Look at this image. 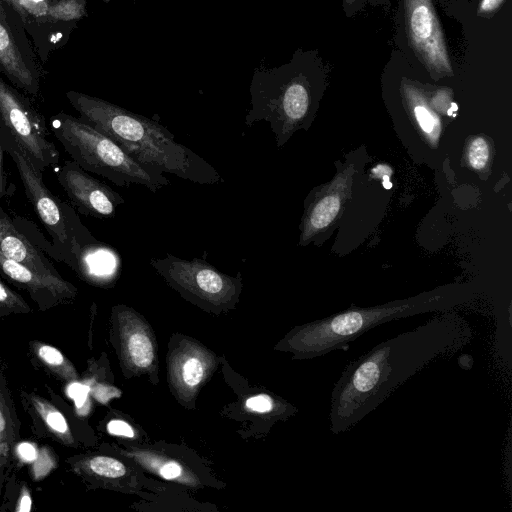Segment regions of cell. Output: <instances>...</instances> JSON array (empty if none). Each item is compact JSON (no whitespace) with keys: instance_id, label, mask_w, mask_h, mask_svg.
<instances>
[{"instance_id":"cell-22","label":"cell","mask_w":512,"mask_h":512,"mask_svg":"<svg viewBox=\"0 0 512 512\" xmlns=\"http://www.w3.org/2000/svg\"><path fill=\"white\" fill-rule=\"evenodd\" d=\"M57 455L50 447H41L38 449L36 458L29 464L31 478L40 481L45 478L54 468L57 467Z\"/></svg>"},{"instance_id":"cell-30","label":"cell","mask_w":512,"mask_h":512,"mask_svg":"<svg viewBox=\"0 0 512 512\" xmlns=\"http://www.w3.org/2000/svg\"><path fill=\"white\" fill-rule=\"evenodd\" d=\"M165 479H174L181 474V467L176 463H167L160 470Z\"/></svg>"},{"instance_id":"cell-11","label":"cell","mask_w":512,"mask_h":512,"mask_svg":"<svg viewBox=\"0 0 512 512\" xmlns=\"http://www.w3.org/2000/svg\"><path fill=\"white\" fill-rule=\"evenodd\" d=\"M0 272L18 287L27 291L41 311L72 300L77 289L70 282L44 278L0 250Z\"/></svg>"},{"instance_id":"cell-26","label":"cell","mask_w":512,"mask_h":512,"mask_svg":"<svg viewBox=\"0 0 512 512\" xmlns=\"http://www.w3.org/2000/svg\"><path fill=\"white\" fill-rule=\"evenodd\" d=\"M38 448L31 443L19 442L15 448L14 460H18L24 464H30L37 456Z\"/></svg>"},{"instance_id":"cell-13","label":"cell","mask_w":512,"mask_h":512,"mask_svg":"<svg viewBox=\"0 0 512 512\" xmlns=\"http://www.w3.org/2000/svg\"><path fill=\"white\" fill-rule=\"evenodd\" d=\"M0 250L34 273L51 280H64L51 262L7 217L0 215Z\"/></svg>"},{"instance_id":"cell-3","label":"cell","mask_w":512,"mask_h":512,"mask_svg":"<svg viewBox=\"0 0 512 512\" xmlns=\"http://www.w3.org/2000/svg\"><path fill=\"white\" fill-rule=\"evenodd\" d=\"M465 301L458 293L433 292L374 307L351 308L297 327L286 345L299 357H319L344 349L349 342L383 323L430 311H449Z\"/></svg>"},{"instance_id":"cell-1","label":"cell","mask_w":512,"mask_h":512,"mask_svg":"<svg viewBox=\"0 0 512 512\" xmlns=\"http://www.w3.org/2000/svg\"><path fill=\"white\" fill-rule=\"evenodd\" d=\"M470 324L455 313L389 338L346 365L331 393L329 429L346 432L426 365L470 343Z\"/></svg>"},{"instance_id":"cell-23","label":"cell","mask_w":512,"mask_h":512,"mask_svg":"<svg viewBox=\"0 0 512 512\" xmlns=\"http://www.w3.org/2000/svg\"><path fill=\"white\" fill-rule=\"evenodd\" d=\"M489 157V149L483 138H475L469 145L468 159L475 169H482Z\"/></svg>"},{"instance_id":"cell-19","label":"cell","mask_w":512,"mask_h":512,"mask_svg":"<svg viewBox=\"0 0 512 512\" xmlns=\"http://www.w3.org/2000/svg\"><path fill=\"white\" fill-rule=\"evenodd\" d=\"M407 96L413 102V111L415 117L424 132L429 135L437 134L439 128V120L437 116L421 101V97L417 91L411 87L406 88Z\"/></svg>"},{"instance_id":"cell-35","label":"cell","mask_w":512,"mask_h":512,"mask_svg":"<svg viewBox=\"0 0 512 512\" xmlns=\"http://www.w3.org/2000/svg\"><path fill=\"white\" fill-rule=\"evenodd\" d=\"M457 109H458L457 104L452 102L450 104V108H448V110H447V114L455 116V112L457 111Z\"/></svg>"},{"instance_id":"cell-14","label":"cell","mask_w":512,"mask_h":512,"mask_svg":"<svg viewBox=\"0 0 512 512\" xmlns=\"http://www.w3.org/2000/svg\"><path fill=\"white\" fill-rule=\"evenodd\" d=\"M20 426L8 382L0 370V510L5 483L14 462L15 448L20 442Z\"/></svg>"},{"instance_id":"cell-32","label":"cell","mask_w":512,"mask_h":512,"mask_svg":"<svg viewBox=\"0 0 512 512\" xmlns=\"http://www.w3.org/2000/svg\"><path fill=\"white\" fill-rule=\"evenodd\" d=\"M448 99L449 97L446 91H438L432 100V104L436 109L446 112Z\"/></svg>"},{"instance_id":"cell-20","label":"cell","mask_w":512,"mask_h":512,"mask_svg":"<svg viewBox=\"0 0 512 512\" xmlns=\"http://www.w3.org/2000/svg\"><path fill=\"white\" fill-rule=\"evenodd\" d=\"M128 351L138 367H148L154 358L153 346L149 338L143 333H135L128 341Z\"/></svg>"},{"instance_id":"cell-4","label":"cell","mask_w":512,"mask_h":512,"mask_svg":"<svg viewBox=\"0 0 512 512\" xmlns=\"http://www.w3.org/2000/svg\"><path fill=\"white\" fill-rule=\"evenodd\" d=\"M52 125L56 138L83 170L120 187L136 184L156 192L169 184L162 173L141 165L115 141L81 119L61 113Z\"/></svg>"},{"instance_id":"cell-15","label":"cell","mask_w":512,"mask_h":512,"mask_svg":"<svg viewBox=\"0 0 512 512\" xmlns=\"http://www.w3.org/2000/svg\"><path fill=\"white\" fill-rule=\"evenodd\" d=\"M0 64L20 86L29 92H36L37 82L27 67L14 41L5 18L0 14Z\"/></svg>"},{"instance_id":"cell-8","label":"cell","mask_w":512,"mask_h":512,"mask_svg":"<svg viewBox=\"0 0 512 512\" xmlns=\"http://www.w3.org/2000/svg\"><path fill=\"white\" fill-rule=\"evenodd\" d=\"M4 148L14 161L27 198L34 207L39 219L53 238L55 244L68 248L72 254L71 234L62 203L45 186L42 172L30 159L27 153L8 135L4 138Z\"/></svg>"},{"instance_id":"cell-18","label":"cell","mask_w":512,"mask_h":512,"mask_svg":"<svg viewBox=\"0 0 512 512\" xmlns=\"http://www.w3.org/2000/svg\"><path fill=\"white\" fill-rule=\"evenodd\" d=\"M86 14V0H60L48 7L46 16L54 21H71Z\"/></svg>"},{"instance_id":"cell-21","label":"cell","mask_w":512,"mask_h":512,"mask_svg":"<svg viewBox=\"0 0 512 512\" xmlns=\"http://www.w3.org/2000/svg\"><path fill=\"white\" fill-rule=\"evenodd\" d=\"M31 310V307L19 294L12 291L0 280V316L25 314L30 313Z\"/></svg>"},{"instance_id":"cell-31","label":"cell","mask_w":512,"mask_h":512,"mask_svg":"<svg viewBox=\"0 0 512 512\" xmlns=\"http://www.w3.org/2000/svg\"><path fill=\"white\" fill-rule=\"evenodd\" d=\"M502 2L503 0H481L479 14L488 15L493 13Z\"/></svg>"},{"instance_id":"cell-12","label":"cell","mask_w":512,"mask_h":512,"mask_svg":"<svg viewBox=\"0 0 512 512\" xmlns=\"http://www.w3.org/2000/svg\"><path fill=\"white\" fill-rule=\"evenodd\" d=\"M20 398L32 420L36 436L49 438L67 447L76 445L68 417L55 403L33 392L21 391Z\"/></svg>"},{"instance_id":"cell-25","label":"cell","mask_w":512,"mask_h":512,"mask_svg":"<svg viewBox=\"0 0 512 512\" xmlns=\"http://www.w3.org/2000/svg\"><path fill=\"white\" fill-rule=\"evenodd\" d=\"M203 373L202 363L197 358H190L183 365L182 378L188 386H196L201 382Z\"/></svg>"},{"instance_id":"cell-27","label":"cell","mask_w":512,"mask_h":512,"mask_svg":"<svg viewBox=\"0 0 512 512\" xmlns=\"http://www.w3.org/2000/svg\"><path fill=\"white\" fill-rule=\"evenodd\" d=\"M246 406L252 411L268 412L273 407V401L270 396L266 394L256 395L246 401Z\"/></svg>"},{"instance_id":"cell-29","label":"cell","mask_w":512,"mask_h":512,"mask_svg":"<svg viewBox=\"0 0 512 512\" xmlns=\"http://www.w3.org/2000/svg\"><path fill=\"white\" fill-rule=\"evenodd\" d=\"M107 430L110 434L120 435L126 437H133V429L122 420H112L107 425Z\"/></svg>"},{"instance_id":"cell-24","label":"cell","mask_w":512,"mask_h":512,"mask_svg":"<svg viewBox=\"0 0 512 512\" xmlns=\"http://www.w3.org/2000/svg\"><path fill=\"white\" fill-rule=\"evenodd\" d=\"M21 13H28L35 17L46 16L50 0H8Z\"/></svg>"},{"instance_id":"cell-28","label":"cell","mask_w":512,"mask_h":512,"mask_svg":"<svg viewBox=\"0 0 512 512\" xmlns=\"http://www.w3.org/2000/svg\"><path fill=\"white\" fill-rule=\"evenodd\" d=\"M32 508V498H31V492L27 485L24 483L22 484L17 500L15 502L14 511L15 512H29Z\"/></svg>"},{"instance_id":"cell-34","label":"cell","mask_w":512,"mask_h":512,"mask_svg":"<svg viewBox=\"0 0 512 512\" xmlns=\"http://www.w3.org/2000/svg\"><path fill=\"white\" fill-rule=\"evenodd\" d=\"M383 186L386 189H390L392 187V183L389 181V175H383Z\"/></svg>"},{"instance_id":"cell-36","label":"cell","mask_w":512,"mask_h":512,"mask_svg":"<svg viewBox=\"0 0 512 512\" xmlns=\"http://www.w3.org/2000/svg\"><path fill=\"white\" fill-rule=\"evenodd\" d=\"M346 1H347V2H351V1H353V0H346Z\"/></svg>"},{"instance_id":"cell-17","label":"cell","mask_w":512,"mask_h":512,"mask_svg":"<svg viewBox=\"0 0 512 512\" xmlns=\"http://www.w3.org/2000/svg\"><path fill=\"white\" fill-rule=\"evenodd\" d=\"M340 208V197L337 194L320 199L309 211L302 230L301 242L318 230L328 226L336 217Z\"/></svg>"},{"instance_id":"cell-9","label":"cell","mask_w":512,"mask_h":512,"mask_svg":"<svg viewBox=\"0 0 512 512\" xmlns=\"http://www.w3.org/2000/svg\"><path fill=\"white\" fill-rule=\"evenodd\" d=\"M408 36L426 67L439 75L452 68L439 21L431 0H404Z\"/></svg>"},{"instance_id":"cell-2","label":"cell","mask_w":512,"mask_h":512,"mask_svg":"<svg viewBox=\"0 0 512 512\" xmlns=\"http://www.w3.org/2000/svg\"><path fill=\"white\" fill-rule=\"evenodd\" d=\"M66 96L82 121L111 138L141 165L201 185L224 181L212 164L177 142L159 122L94 96L75 91Z\"/></svg>"},{"instance_id":"cell-6","label":"cell","mask_w":512,"mask_h":512,"mask_svg":"<svg viewBox=\"0 0 512 512\" xmlns=\"http://www.w3.org/2000/svg\"><path fill=\"white\" fill-rule=\"evenodd\" d=\"M149 264L170 286L213 304L230 303L241 288V272L236 277L223 274L201 258L188 260L166 253L164 258H151Z\"/></svg>"},{"instance_id":"cell-10","label":"cell","mask_w":512,"mask_h":512,"mask_svg":"<svg viewBox=\"0 0 512 512\" xmlns=\"http://www.w3.org/2000/svg\"><path fill=\"white\" fill-rule=\"evenodd\" d=\"M57 179L73 205L82 214L104 219L113 218L124 198L111 187L92 177L74 161H66Z\"/></svg>"},{"instance_id":"cell-33","label":"cell","mask_w":512,"mask_h":512,"mask_svg":"<svg viewBox=\"0 0 512 512\" xmlns=\"http://www.w3.org/2000/svg\"><path fill=\"white\" fill-rule=\"evenodd\" d=\"M6 194V182L3 170V155L0 141V198Z\"/></svg>"},{"instance_id":"cell-16","label":"cell","mask_w":512,"mask_h":512,"mask_svg":"<svg viewBox=\"0 0 512 512\" xmlns=\"http://www.w3.org/2000/svg\"><path fill=\"white\" fill-rule=\"evenodd\" d=\"M31 352L52 374L66 382H76L78 373L71 361L57 348L42 341H31Z\"/></svg>"},{"instance_id":"cell-5","label":"cell","mask_w":512,"mask_h":512,"mask_svg":"<svg viewBox=\"0 0 512 512\" xmlns=\"http://www.w3.org/2000/svg\"><path fill=\"white\" fill-rule=\"evenodd\" d=\"M297 58L279 68L256 67L250 83V109L244 124L270 123L277 146L288 139L292 131L307 116L310 93Z\"/></svg>"},{"instance_id":"cell-7","label":"cell","mask_w":512,"mask_h":512,"mask_svg":"<svg viewBox=\"0 0 512 512\" xmlns=\"http://www.w3.org/2000/svg\"><path fill=\"white\" fill-rule=\"evenodd\" d=\"M0 114L10 136L43 171L59 161L43 118L18 92L0 78Z\"/></svg>"}]
</instances>
